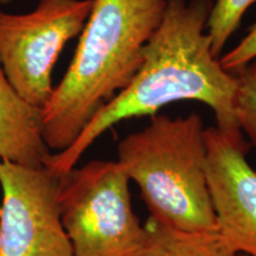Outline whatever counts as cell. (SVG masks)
<instances>
[{
  "mask_svg": "<svg viewBox=\"0 0 256 256\" xmlns=\"http://www.w3.org/2000/svg\"><path fill=\"white\" fill-rule=\"evenodd\" d=\"M92 0H40L28 14L0 8V66L28 104L43 110L54 92L52 72L66 43L80 36Z\"/></svg>",
  "mask_w": 256,
  "mask_h": 256,
  "instance_id": "5b68a950",
  "label": "cell"
},
{
  "mask_svg": "<svg viewBox=\"0 0 256 256\" xmlns=\"http://www.w3.org/2000/svg\"><path fill=\"white\" fill-rule=\"evenodd\" d=\"M238 256H246V255H238Z\"/></svg>",
  "mask_w": 256,
  "mask_h": 256,
  "instance_id": "9a60e30c",
  "label": "cell"
},
{
  "mask_svg": "<svg viewBox=\"0 0 256 256\" xmlns=\"http://www.w3.org/2000/svg\"><path fill=\"white\" fill-rule=\"evenodd\" d=\"M116 151V162L139 188L150 218L185 232L217 230L200 115H153L148 124L124 136Z\"/></svg>",
  "mask_w": 256,
  "mask_h": 256,
  "instance_id": "3957f363",
  "label": "cell"
},
{
  "mask_svg": "<svg viewBox=\"0 0 256 256\" xmlns=\"http://www.w3.org/2000/svg\"><path fill=\"white\" fill-rule=\"evenodd\" d=\"M11 2H14V0H0V4H10Z\"/></svg>",
  "mask_w": 256,
  "mask_h": 256,
  "instance_id": "5bb4252c",
  "label": "cell"
},
{
  "mask_svg": "<svg viewBox=\"0 0 256 256\" xmlns=\"http://www.w3.org/2000/svg\"><path fill=\"white\" fill-rule=\"evenodd\" d=\"M243 69L247 72L249 76H252V78L256 80V58L254 60H252V62L249 63L248 66H246V68H243Z\"/></svg>",
  "mask_w": 256,
  "mask_h": 256,
  "instance_id": "4fadbf2b",
  "label": "cell"
},
{
  "mask_svg": "<svg viewBox=\"0 0 256 256\" xmlns=\"http://www.w3.org/2000/svg\"><path fill=\"white\" fill-rule=\"evenodd\" d=\"M168 0H92L69 68L42 110L50 151L72 145L94 115L132 81Z\"/></svg>",
  "mask_w": 256,
  "mask_h": 256,
  "instance_id": "7a4b0ae2",
  "label": "cell"
},
{
  "mask_svg": "<svg viewBox=\"0 0 256 256\" xmlns=\"http://www.w3.org/2000/svg\"><path fill=\"white\" fill-rule=\"evenodd\" d=\"M142 256H238L217 230L185 232L150 218Z\"/></svg>",
  "mask_w": 256,
  "mask_h": 256,
  "instance_id": "9c48e42d",
  "label": "cell"
},
{
  "mask_svg": "<svg viewBox=\"0 0 256 256\" xmlns=\"http://www.w3.org/2000/svg\"><path fill=\"white\" fill-rule=\"evenodd\" d=\"M116 160H92L60 178V211L74 256H142L146 226Z\"/></svg>",
  "mask_w": 256,
  "mask_h": 256,
  "instance_id": "277c9868",
  "label": "cell"
},
{
  "mask_svg": "<svg viewBox=\"0 0 256 256\" xmlns=\"http://www.w3.org/2000/svg\"><path fill=\"white\" fill-rule=\"evenodd\" d=\"M51 154L43 136L42 110L18 94L0 66V160L46 166Z\"/></svg>",
  "mask_w": 256,
  "mask_h": 256,
  "instance_id": "ba28073f",
  "label": "cell"
},
{
  "mask_svg": "<svg viewBox=\"0 0 256 256\" xmlns=\"http://www.w3.org/2000/svg\"><path fill=\"white\" fill-rule=\"evenodd\" d=\"M211 6L212 0L166 2L162 23L147 42L132 81L94 115L68 148L49 156L46 168L51 174L62 178L72 171L112 127L134 118H151L176 102H200L215 114L216 126L238 128V78L224 70L211 50L206 31Z\"/></svg>",
  "mask_w": 256,
  "mask_h": 256,
  "instance_id": "6da1fadb",
  "label": "cell"
},
{
  "mask_svg": "<svg viewBox=\"0 0 256 256\" xmlns=\"http://www.w3.org/2000/svg\"><path fill=\"white\" fill-rule=\"evenodd\" d=\"M60 178L0 160V256H74L60 211Z\"/></svg>",
  "mask_w": 256,
  "mask_h": 256,
  "instance_id": "8992f818",
  "label": "cell"
},
{
  "mask_svg": "<svg viewBox=\"0 0 256 256\" xmlns=\"http://www.w3.org/2000/svg\"><path fill=\"white\" fill-rule=\"evenodd\" d=\"M256 58V22L249 28L248 34L242 38L236 46L229 52L220 57V64L224 70L236 72L248 66Z\"/></svg>",
  "mask_w": 256,
  "mask_h": 256,
  "instance_id": "7c38bea8",
  "label": "cell"
},
{
  "mask_svg": "<svg viewBox=\"0 0 256 256\" xmlns=\"http://www.w3.org/2000/svg\"><path fill=\"white\" fill-rule=\"evenodd\" d=\"M238 89L235 101V116L243 136L256 148V80L244 69L236 72Z\"/></svg>",
  "mask_w": 256,
  "mask_h": 256,
  "instance_id": "8fae6325",
  "label": "cell"
},
{
  "mask_svg": "<svg viewBox=\"0 0 256 256\" xmlns=\"http://www.w3.org/2000/svg\"><path fill=\"white\" fill-rule=\"evenodd\" d=\"M206 166L216 229L238 255L256 256V171L238 128H206Z\"/></svg>",
  "mask_w": 256,
  "mask_h": 256,
  "instance_id": "52a82bcc",
  "label": "cell"
},
{
  "mask_svg": "<svg viewBox=\"0 0 256 256\" xmlns=\"http://www.w3.org/2000/svg\"><path fill=\"white\" fill-rule=\"evenodd\" d=\"M256 0H212L206 31L211 50L217 58L222 56L224 46L238 30L248 8Z\"/></svg>",
  "mask_w": 256,
  "mask_h": 256,
  "instance_id": "30bf717a",
  "label": "cell"
}]
</instances>
